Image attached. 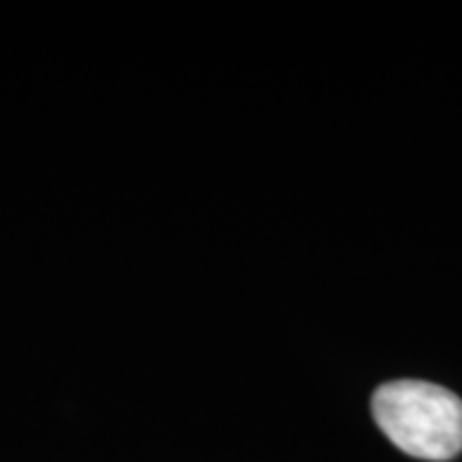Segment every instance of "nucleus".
Segmentation results:
<instances>
[{"mask_svg":"<svg viewBox=\"0 0 462 462\" xmlns=\"http://www.w3.org/2000/svg\"><path fill=\"white\" fill-rule=\"evenodd\" d=\"M373 419L401 452L419 460L447 462L462 452V401L442 385L385 383L373 396Z\"/></svg>","mask_w":462,"mask_h":462,"instance_id":"f257e3e1","label":"nucleus"}]
</instances>
